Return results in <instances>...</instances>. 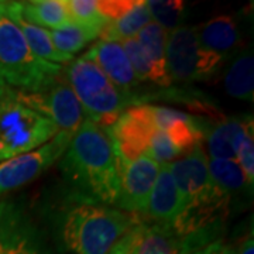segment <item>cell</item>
<instances>
[{
  "instance_id": "cell-1",
  "label": "cell",
  "mask_w": 254,
  "mask_h": 254,
  "mask_svg": "<svg viewBox=\"0 0 254 254\" xmlns=\"http://www.w3.org/2000/svg\"><path fill=\"white\" fill-rule=\"evenodd\" d=\"M181 196V212L171 229L180 242L209 243L219 240L232 200L220 190L208 168L202 147L168 164Z\"/></svg>"
},
{
  "instance_id": "cell-2",
  "label": "cell",
  "mask_w": 254,
  "mask_h": 254,
  "mask_svg": "<svg viewBox=\"0 0 254 254\" xmlns=\"http://www.w3.org/2000/svg\"><path fill=\"white\" fill-rule=\"evenodd\" d=\"M60 168L82 202L115 205L120 165L106 130L83 120L64 153Z\"/></svg>"
},
{
  "instance_id": "cell-3",
  "label": "cell",
  "mask_w": 254,
  "mask_h": 254,
  "mask_svg": "<svg viewBox=\"0 0 254 254\" xmlns=\"http://www.w3.org/2000/svg\"><path fill=\"white\" fill-rule=\"evenodd\" d=\"M138 223L141 222L134 213L81 202L65 216L64 242L75 254H110Z\"/></svg>"
},
{
  "instance_id": "cell-4",
  "label": "cell",
  "mask_w": 254,
  "mask_h": 254,
  "mask_svg": "<svg viewBox=\"0 0 254 254\" xmlns=\"http://www.w3.org/2000/svg\"><path fill=\"white\" fill-rule=\"evenodd\" d=\"M64 76L81 103L85 120L103 130L110 128L136 100L119 91L99 66L83 55L66 64Z\"/></svg>"
},
{
  "instance_id": "cell-5",
  "label": "cell",
  "mask_w": 254,
  "mask_h": 254,
  "mask_svg": "<svg viewBox=\"0 0 254 254\" xmlns=\"http://www.w3.org/2000/svg\"><path fill=\"white\" fill-rule=\"evenodd\" d=\"M63 65L37 57L18 27L4 13L0 18V76L18 91L40 92L63 75Z\"/></svg>"
},
{
  "instance_id": "cell-6",
  "label": "cell",
  "mask_w": 254,
  "mask_h": 254,
  "mask_svg": "<svg viewBox=\"0 0 254 254\" xmlns=\"http://www.w3.org/2000/svg\"><path fill=\"white\" fill-rule=\"evenodd\" d=\"M60 130L54 123L26 106L10 91L0 99V161L33 151Z\"/></svg>"
},
{
  "instance_id": "cell-7",
  "label": "cell",
  "mask_w": 254,
  "mask_h": 254,
  "mask_svg": "<svg viewBox=\"0 0 254 254\" xmlns=\"http://www.w3.org/2000/svg\"><path fill=\"white\" fill-rule=\"evenodd\" d=\"M167 69L177 82H202L215 78L225 58L206 50L198 40L196 28L180 26L167 36Z\"/></svg>"
},
{
  "instance_id": "cell-8",
  "label": "cell",
  "mask_w": 254,
  "mask_h": 254,
  "mask_svg": "<svg viewBox=\"0 0 254 254\" xmlns=\"http://www.w3.org/2000/svg\"><path fill=\"white\" fill-rule=\"evenodd\" d=\"M13 91L20 102L48 119L60 131L73 136L85 120L81 103L65 79L64 69L63 75L44 91Z\"/></svg>"
},
{
  "instance_id": "cell-9",
  "label": "cell",
  "mask_w": 254,
  "mask_h": 254,
  "mask_svg": "<svg viewBox=\"0 0 254 254\" xmlns=\"http://www.w3.org/2000/svg\"><path fill=\"white\" fill-rule=\"evenodd\" d=\"M157 130L153 106H131L119 116L106 131L113 143L120 168L147 154L150 141Z\"/></svg>"
},
{
  "instance_id": "cell-10",
  "label": "cell",
  "mask_w": 254,
  "mask_h": 254,
  "mask_svg": "<svg viewBox=\"0 0 254 254\" xmlns=\"http://www.w3.org/2000/svg\"><path fill=\"white\" fill-rule=\"evenodd\" d=\"M72 137L68 133L58 131L50 141L36 150L3 161L0 164V193L17 190L46 173L63 157Z\"/></svg>"
},
{
  "instance_id": "cell-11",
  "label": "cell",
  "mask_w": 254,
  "mask_h": 254,
  "mask_svg": "<svg viewBox=\"0 0 254 254\" xmlns=\"http://www.w3.org/2000/svg\"><path fill=\"white\" fill-rule=\"evenodd\" d=\"M160 164L148 155H141L120 168V187L115 205L127 213L145 212L147 202L154 187Z\"/></svg>"
},
{
  "instance_id": "cell-12",
  "label": "cell",
  "mask_w": 254,
  "mask_h": 254,
  "mask_svg": "<svg viewBox=\"0 0 254 254\" xmlns=\"http://www.w3.org/2000/svg\"><path fill=\"white\" fill-rule=\"evenodd\" d=\"M83 57L96 64L119 91L130 98H134L133 91L137 88L138 81L119 41L100 38L83 54Z\"/></svg>"
},
{
  "instance_id": "cell-13",
  "label": "cell",
  "mask_w": 254,
  "mask_h": 254,
  "mask_svg": "<svg viewBox=\"0 0 254 254\" xmlns=\"http://www.w3.org/2000/svg\"><path fill=\"white\" fill-rule=\"evenodd\" d=\"M181 212V196L168 165H161L147 202L145 215L154 225L171 227Z\"/></svg>"
},
{
  "instance_id": "cell-14",
  "label": "cell",
  "mask_w": 254,
  "mask_h": 254,
  "mask_svg": "<svg viewBox=\"0 0 254 254\" xmlns=\"http://www.w3.org/2000/svg\"><path fill=\"white\" fill-rule=\"evenodd\" d=\"M249 133H253L252 116L222 120L210 130L206 137L210 158L236 161L240 144Z\"/></svg>"
},
{
  "instance_id": "cell-15",
  "label": "cell",
  "mask_w": 254,
  "mask_h": 254,
  "mask_svg": "<svg viewBox=\"0 0 254 254\" xmlns=\"http://www.w3.org/2000/svg\"><path fill=\"white\" fill-rule=\"evenodd\" d=\"M4 14L17 26L23 37L26 38L28 47L37 57L58 65L72 61L73 57L63 54L55 48L50 37V30L38 27L23 17L21 1H4Z\"/></svg>"
},
{
  "instance_id": "cell-16",
  "label": "cell",
  "mask_w": 254,
  "mask_h": 254,
  "mask_svg": "<svg viewBox=\"0 0 254 254\" xmlns=\"http://www.w3.org/2000/svg\"><path fill=\"white\" fill-rule=\"evenodd\" d=\"M198 40L206 50L216 53L223 58L237 53L242 46V33L236 17L218 16L196 28Z\"/></svg>"
},
{
  "instance_id": "cell-17",
  "label": "cell",
  "mask_w": 254,
  "mask_h": 254,
  "mask_svg": "<svg viewBox=\"0 0 254 254\" xmlns=\"http://www.w3.org/2000/svg\"><path fill=\"white\" fill-rule=\"evenodd\" d=\"M181 242L171 227L138 223L133 232L130 254H180Z\"/></svg>"
},
{
  "instance_id": "cell-18",
  "label": "cell",
  "mask_w": 254,
  "mask_h": 254,
  "mask_svg": "<svg viewBox=\"0 0 254 254\" xmlns=\"http://www.w3.org/2000/svg\"><path fill=\"white\" fill-rule=\"evenodd\" d=\"M225 91L229 96L252 102L254 95L253 50H245L235 57L225 76Z\"/></svg>"
},
{
  "instance_id": "cell-19",
  "label": "cell",
  "mask_w": 254,
  "mask_h": 254,
  "mask_svg": "<svg viewBox=\"0 0 254 254\" xmlns=\"http://www.w3.org/2000/svg\"><path fill=\"white\" fill-rule=\"evenodd\" d=\"M21 14L38 27L60 28L71 21L65 0L21 1Z\"/></svg>"
},
{
  "instance_id": "cell-20",
  "label": "cell",
  "mask_w": 254,
  "mask_h": 254,
  "mask_svg": "<svg viewBox=\"0 0 254 254\" xmlns=\"http://www.w3.org/2000/svg\"><path fill=\"white\" fill-rule=\"evenodd\" d=\"M208 168L213 181L229 195L230 200L242 195H252L253 188L247 184L245 174L235 160L208 158Z\"/></svg>"
},
{
  "instance_id": "cell-21",
  "label": "cell",
  "mask_w": 254,
  "mask_h": 254,
  "mask_svg": "<svg viewBox=\"0 0 254 254\" xmlns=\"http://www.w3.org/2000/svg\"><path fill=\"white\" fill-rule=\"evenodd\" d=\"M102 28L83 26L79 23L69 21L63 27L50 31V37L54 47L63 54L73 55L83 50L92 41L99 38Z\"/></svg>"
},
{
  "instance_id": "cell-22",
  "label": "cell",
  "mask_w": 254,
  "mask_h": 254,
  "mask_svg": "<svg viewBox=\"0 0 254 254\" xmlns=\"http://www.w3.org/2000/svg\"><path fill=\"white\" fill-rule=\"evenodd\" d=\"M151 21V16L147 7V1L137 0L136 6L115 21H106L105 27L102 28L100 38L113 40L122 43L127 38H134L137 33Z\"/></svg>"
},
{
  "instance_id": "cell-23",
  "label": "cell",
  "mask_w": 254,
  "mask_h": 254,
  "mask_svg": "<svg viewBox=\"0 0 254 254\" xmlns=\"http://www.w3.org/2000/svg\"><path fill=\"white\" fill-rule=\"evenodd\" d=\"M120 44L123 47L127 58L130 61V65L133 68V72L136 75L137 81L153 82L155 85L164 86V88H167L173 83V79L170 75L160 72L154 65L150 63V60L147 58V55L141 50L136 38H127V40H123Z\"/></svg>"
},
{
  "instance_id": "cell-24",
  "label": "cell",
  "mask_w": 254,
  "mask_h": 254,
  "mask_svg": "<svg viewBox=\"0 0 254 254\" xmlns=\"http://www.w3.org/2000/svg\"><path fill=\"white\" fill-rule=\"evenodd\" d=\"M168 33L161 28L157 23L150 21L141 28L137 36L134 37L137 43L140 44L141 50L144 51L150 63L154 65L160 72L168 73L167 69V58H165V44H167Z\"/></svg>"
},
{
  "instance_id": "cell-25",
  "label": "cell",
  "mask_w": 254,
  "mask_h": 254,
  "mask_svg": "<svg viewBox=\"0 0 254 254\" xmlns=\"http://www.w3.org/2000/svg\"><path fill=\"white\" fill-rule=\"evenodd\" d=\"M147 7L154 23L167 33L180 27L185 16V3L180 0H148Z\"/></svg>"
},
{
  "instance_id": "cell-26",
  "label": "cell",
  "mask_w": 254,
  "mask_h": 254,
  "mask_svg": "<svg viewBox=\"0 0 254 254\" xmlns=\"http://www.w3.org/2000/svg\"><path fill=\"white\" fill-rule=\"evenodd\" d=\"M71 21L92 27H105L106 20L100 16L96 0H65Z\"/></svg>"
},
{
  "instance_id": "cell-27",
  "label": "cell",
  "mask_w": 254,
  "mask_h": 254,
  "mask_svg": "<svg viewBox=\"0 0 254 254\" xmlns=\"http://www.w3.org/2000/svg\"><path fill=\"white\" fill-rule=\"evenodd\" d=\"M145 155L151 157L155 163H158L160 165L161 164L168 165V164L174 163V161L181 158V154L175 148V145L170 140V137L167 136L165 131H161V130L155 131V134L150 141V145H148V150H147Z\"/></svg>"
},
{
  "instance_id": "cell-28",
  "label": "cell",
  "mask_w": 254,
  "mask_h": 254,
  "mask_svg": "<svg viewBox=\"0 0 254 254\" xmlns=\"http://www.w3.org/2000/svg\"><path fill=\"white\" fill-rule=\"evenodd\" d=\"M254 133V131H253ZM253 133H249L242 141L236 161L245 174L247 184L253 188L254 182V140Z\"/></svg>"
},
{
  "instance_id": "cell-29",
  "label": "cell",
  "mask_w": 254,
  "mask_h": 254,
  "mask_svg": "<svg viewBox=\"0 0 254 254\" xmlns=\"http://www.w3.org/2000/svg\"><path fill=\"white\" fill-rule=\"evenodd\" d=\"M137 0H102L98 1L100 16L106 21H115L136 6Z\"/></svg>"
},
{
  "instance_id": "cell-30",
  "label": "cell",
  "mask_w": 254,
  "mask_h": 254,
  "mask_svg": "<svg viewBox=\"0 0 254 254\" xmlns=\"http://www.w3.org/2000/svg\"><path fill=\"white\" fill-rule=\"evenodd\" d=\"M180 254H233L222 239L200 246H182Z\"/></svg>"
},
{
  "instance_id": "cell-31",
  "label": "cell",
  "mask_w": 254,
  "mask_h": 254,
  "mask_svg": "<svg viewBox=\"0 0 254 254\" xmlns=\"http://www.w3.org/2000/svg\"><path fill=\"white\" fill-rule=\"evenodd\" d=\"M133 232H134V229L131 232H128L126 236L119 242L118 246L112 250L110 254H130L131 243H133Z\"/></svg>"
},
{
  "instance_id": "cell-32",
  "label": "cell",
  "mask_w": 254,
  "mask_h": 254,
  "mask_svg": "<svg viewBox=\"0 0 254 254\" xmlns=\"http://www.w3.org/2000/svg\"><path fill=\"white\" fill-rule=\"evenodd\" d=\"M236 254H254V242H253V232L242 240L239 246V250Z\"/></svg>"
},
{
  "instance_id": "cell-33",
  "label": "cell",
  "mask_w": 254,
  "mask_h": 254,
  "mask_svg": "<svg viewBox=\"0 0 254 254\" xmlns=\"http://www.w3.org/2000/svg\"><path fill=\"white\" fill-rule=\"evenodd\" d=\"M9 91H10V88L7 86V83L3 81V78L0 76V99H1V98H3V96H4V95H6Z\"/></svg>"
},
{
  "instance_id": "cell-34",
  "label": "cell",
  "mask_w": 254,
  "mask_h": 254,
  "mask_svg": "<svg viewBox=\"0 0 254 254\" xmlns=\"http://www.w3.org/2000/svg\"><path fill=\"white\" fill-rule=\"evenodd\" d=\"M3 13H4V1H0V18L3 16Z\"/></svg>"
}]
</instances>
